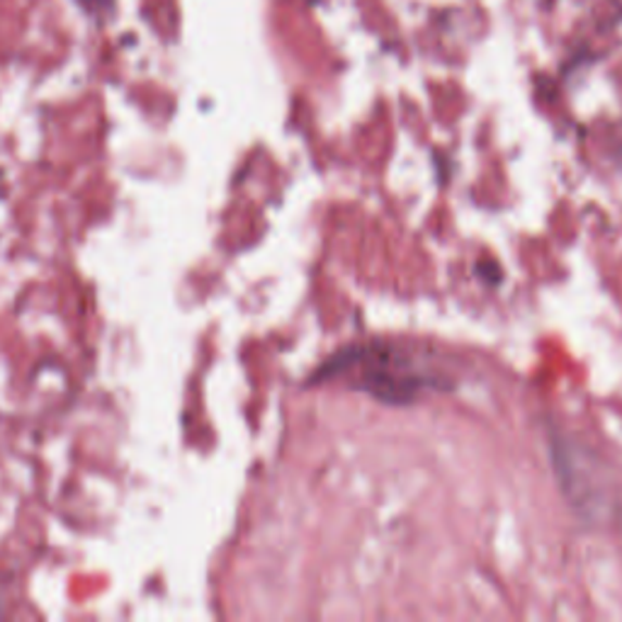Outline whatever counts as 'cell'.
<instances>
[{"label":"cell","instance_id":"obj_1","mask_svg":"<svg viewBox=\"0 0 622 622\" xmlns=\"http://www.w3.org/2000/svg\"><path fill=\"white\" fill-rule=\"evenodd\" d=\"M345 367H358L360 386L365 392H372L377 399L404 404L411 402L414 396L431 384L426 375L414 372L411 363L399 353L390 351H360L353 353L343 363L331 367V370H345Z\"/></svg>","mask_w":622,"mask_h":622}]
</instances>
